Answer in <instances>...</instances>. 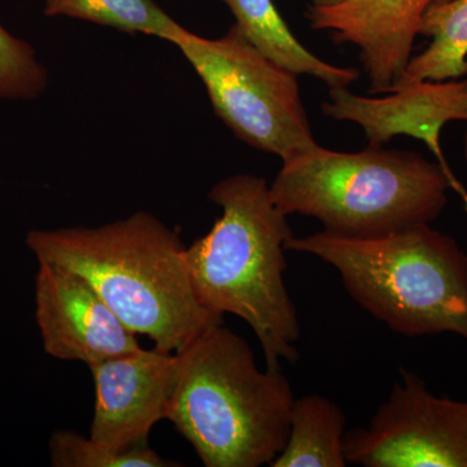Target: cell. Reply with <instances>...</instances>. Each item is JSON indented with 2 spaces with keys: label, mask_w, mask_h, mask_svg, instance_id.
Listing matches in <instances>:
<instances>
[{
  "label": "cell",
  "mask_w": 467,
  "mask_h": 467,
  "mask_svg": "<svg viewBox=\"0 0 467 467\" xmlns=\"http://www.w3.org/2000/svg\"><path fill=\"white\" fill-rule=\"evenodd\" d=\"M26 244L38 263L84 278L135 335L177 353L223 316L199 299L180 233L138 212L99 227L32 230Z\"/></svg>",
  "instance_id": "1"
},
{
  "label": "cell",
  "mask_w": 467,
  "mask_h": 467,
  "mask_svg": "<svg viewBox=\"0 0 467 467\" xmlns=\"http://www.w3.org/2000/svg\"><path fill=\"white\" fill-rule=\"evenodd\" d=\"M208 196L223 214L184 252L193 290L212 312L250 326L267 368L295 364L301 327L285 284V243L294 236L288 216L257 175L227 177Z\"/></svg>",
  "instance_id": "2"
},
{
  "label": "cell",
  "mask_w": 467,
  "mask_h": 467,
  "mask_svg": "<svg viewBox=\"0 0 467 467\" xmlns=\"http://www.w3.org/2000/svg\"><path fill=\"white\" fill-rule=\"evenodd\" d=\"M294 401L281 368L260 370L223 322L175 353L165 420L207 467L270 466L287 442Z\"/></svg>",
  "instance_id": "3"
},
{
  "label": "cell",
  "mask_w": 467,
  "mask_h": 467,
  "mask_svg": "<svg viewBox=\"0 0 467 467\" xmlns=\"http://www.w3.org/2000/svg\"><path fill=\"white\" fill-rule=\"evenodd\" d=\"M451 174L414 150L368 144L339 152L318 144L282 161L270 193L285 216L316 218L322 232L377 238L431 225L447 207Z\"/></svg>",
  "instance_id": "4"
},
{
  "label": "cell",
  "mask_w": 467,
  "mask_h": 467,
  "mask_svg": "<svg viewBox=\"0 0 467 467\" xmlns=\"http://www.w3.org/2000/svg\"><path fill=\"white\" fill-rule=\"evenodd\" d=\"M285 250L335 267L350 297L395 333L467 340V254L431 225L362 239L318 232L292 236Z\"/></svg>",
  "instance_id": "5"
},
{
  "label": "cell",
  "mask_w": 467,
  "mask_h": 467,
  "mask_svg": "<svg viewBox=\"0 0 467 467\" xmlns=\"http://www.w3.org/2000/svg\"><path fill=\"white\" fill-rule=\"evenodd\" d=\"M201 77L223 124L282 161L318 146L297 76L264 57L235 24L217 39L186 32L174 43Z\"/></svg>",
  "instance_id": "6"
},
{
  "label": "cell",
  "mask_w": 467,
  "mask_h": 467,
  "mask_svg": "<svg viewBox=\"0 0 467 467\" xmlns=\"http://www.w3.org/2000/svg\"><path fill=\"white\" fill-rule=\"evenodd\" d=\"M401 380L368 427L344 436V454L365 467H467V401L435 396L422 377Z\"/></svg>",
  "instance_id": "7"
},
{
  "label": "cell",
  "mask_w": 467,
  "mask_h": 467,
  "mask_svg": "<svg viewBox=\"0 0 467 467\" xmlns=\"http://www.w3.org/2000/svg\"><path fill=\"white\" fill-rule=\"evenodd\" d=\"M38 264L36 319L47 355L90 367L142 348L84 278L64 267Z\"/></svg>",
  "instance_id": "8"
},
{
  "label": "cell",
  "mask_w": 467,
  "mask_h": 467,
  "mask_svg": "<svg viewBox=\"0 0 467 467\" xmlns=\"http://www.w3.org/2000/svg\"><path fill=\"white\" fill-rule=\"evenodd\" d=\"M88 368L95 384L92 441L119 451L149 444L150 430L167 416L175 353L140 348Z\"/></svg>",
  "instance_id": "9"
},
{
  "label": "cell",
  "mask_w": 467,
  "mask_h": 467,
  "mask_svg": "<svg viewBox=\"0 0 467 467\" xmlns=\"http://www.w3.org/2000/svg\"><path fill=\"white\" fill-rule=\"evenodd\" d=\"M386 94L361 97L349 88H331L322 110L337 121L358 124L373 146H386L398 135L420 140L441 165L450 167L441 135L448 122H467V77L395 86Z\"/></svg>",
  "instance_id": "10"
},
{
  "label": "cell",
  "mask_w": 467,
  "mask_h": 467,
  "mask_svg": "<svg viewBox=\"0 0 467 467\" xmlns=\"http://www.w3.org/2000/svg\"><path fill=\"white\" fill-rule=\"evenodd\" d=\"M431 0H342L306 11L312 29L333 34L358 50L370 92L386 94L413 58L423 15Z\"/></svg>",
  "instance_id": "11"
},
{
  "label": "cell",
  "mask_w": 467,
  "mask_h": 467,
  "mask_svg": "<svg viewBox=\"0 0 467 467\" xmlns=\"http://www.w3.org/2000/svg\"><path fill=\"white\" fill-rule=\"evenodd\" d=\"M235 17L243 36L279 67L294 75L308 76L328 88H349L359 78L356 67L327 63L299 41L279 14L273 0H223Z\"/></svg>",
  "instance_id": "12"
},
{
  "label": "cell",
  "mask_w": 467,
  "mask_h": 467,
  "mask_svg": "<svg viewBox=\"0 0 467 467\" xmlns=\"http://www.w3.org/2000/svg\"><path fill=\"white\" fill-rule=\"evenodd\" d=\"M347 418L330 399L306 395L292 405L290 434L272 467H344Z\"/></svg>",
  "instance_id": "13"
},
{
  "label": "cell",
  "mask_w": 467,
  "mask_h": 467,
  "mask_svg": "<svg viewBox=\"0 0 467 467\" xmlns=\"http://www.w3.org/2000/svg\"><path fill=\"white\" fill-rule=\"evenodd\" d=\"M420 36L430 39L429 46L414 55L395 86L466 78L467 0H431Z\"/></svg>",
  "instance_id": "14"
},
{
  "label": "cell",
  "mask_w": 467,
  "mask_h": 467,
  "mask_svg": "<svg viewBox=\"0 0 467 467\" xmlns=\"http://www.w3.org/2000/svg\"><path fill=\"white\" fill-rule=\"evenodd\" d=\"M45 14L78 18L125 33L146 34L171 45L186 32V27L153 0H46Z\"/></svg>",
  "instance_id": "15"
},
{
  "label": "cell",
  "mask_w": 467,
  "mask_h": 467,
  "mask_svg": "<svg viewBox=\"0 0 467 467\" xmlns=\"http://www.w3.org/2000/svg\"><path fill=\"white\" fill-rule=\"evenodd\" d=\"M51 465L55 467H169L174 461L162 459L150 445L119 451L85 438L75 431L58 430L50 439Z\"/></svg>",
  "instance_id": "16"
},
{
  "label": "cell",
  "mask_w": 467,
  "mask_h": 467,
  "mask_svg": "<svg viewBox=\"0 0 467 467\" xmlns=\"http://www.w3.org/2000/svg\"><path fill=\"white\" fill-rule=\"evenodd\" d=\"M47 85V70L32 45L0 26V99H36Z\"/></svg>",
  "instance_id": "17"
},
{
  "label": "cell",
  "mask_w": 467,
  "mask_h": 467,
  "mask_svg": "<svg viewBox=\"0 0 467 467\" xmlns=\"http://www.w3.org/2000/svg\"><path fill=\"white\" fill-rule=\"evenodd\" d=\"M451 189L459 193L461 201L463 202V208H465L467 213V190L463 187V184L457 180L454 174L451 175Z\"/></svg>",
  "instance_id": "18"
},
{
  "label": "cell",
  "mask_w": 467,
  "mask_h": 467,
  "mask_svg": "<svg viewBox=\"0 0 467 467\" xmlns=\"http://www.w3.org/2000/svg\"><path fill=\"white\" fill-rule=\"evenodd\" d=\"M310 7H328V5H337L342 0H309Z\"/></svg>",
  "instance_id": "19"
},
{
  "label": "cell",
  "mask_w": 467,
  "mask_h": 467,
  "mask_svg": "<svg viewBox=\"0 0 467 467\" xmlns=\"http://www.w3.org/2000/svg\"><path fill=\"white\" fill-rule=\"evenodd\" d=\"M463 153H465V159L467 162V129L465 133V140H463Z\"/></svg>",
  "instance_id": "20"
}]
</instances>
